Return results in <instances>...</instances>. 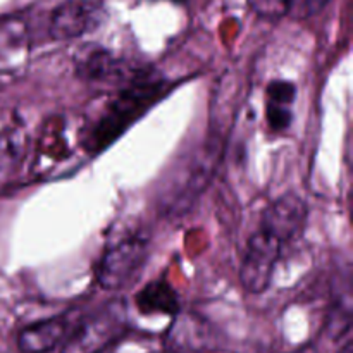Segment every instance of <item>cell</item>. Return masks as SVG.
<instances>
[{"label":"cell","mask_w":353,"mask_h":353,"mask_svg":"<svg viewBox=\"0 0 353 353\" xmlns=\"http://www.w3.org/2000/svg\"><path fill=\"white\" fill-rule=\"evenodd\" d=\"M105 19L103 0H64L50 14V37L54 40H72L100 26Z\"/></svg>","instance_id":"4"},{"label":"cell","mask_w":353,"mask_h":353,"mask_svg":"<svg viewBox=\"0 0 353 353\" xmlns=\"http://www.w3.org/2000/svg\"><path fill=\"white\" fill-rule=\"evenodd\" d=\"M333 0H293L290 12L295 19H307L326 9Z\"/></svg>","instance_id":"13"},{"label":"cell","mask_w":353,"mask_h":353,"mask_svg":"<svg viewBox=\"0 0 353 353\" xmlns=\"http://www.w3.org/2000/svg\"><path fill=\"white\" fill-rule=\"evenodd\" d=\"M137 303L143 314H174L178 310V299L176 293L165 283H152L140 295L137 296Z\"/></svg>","instance_id":"10"},{"label":"cell","mask_w":353,"mask_h":353,"mask_svg":"<svg viewBox=\"0 0 353 353\" xmlns=\"http://www.w3.org/2000/svg\"><path fill=\"white\" fill-rule=\"evenodd\" d=\"M24 154V137L19 130L0 133V185L12 176Z\"/></svg>","instance_id":"11"},{"label":"cell","mask_w":353,"mask_h":353,"mask_svg":"<svg viewBox=\"0 0 353 353\" xmlns=\"http://www.w3.org/2000/svg\"><path fill=\"white\" fill-rule=\"evenodd\" d=\"M296 99V88L293 83L276 79L268 86L265 93V119L269 128L276 133L286 131L293 121V103Z\"/></svg>","instance_id":"9"},{"label":"cell","mask_w":353,"mask_h":353,"mask_svg":"<svg viewBox=\"0 0 353 353\" xmlns=\"http://www.w3.org/2000/svg\"><path fill=\"white\" fill-rule=\"evenodd\" d=\"M283 247L278 238L262 228L252 234L240 269L241 286L248 293H262L269 288Z\"/></svg>","instance_id":"3"},{"label":"cell","mask_w":353,"mask_h":353,"mask_svg":"<svg viewBox=\"0 0 353 353\" xmlns=\"http://www.w3.org/2000/svg\"><path fill=\"white\" fill-rule=\"evenodd\" d=\"M30 55V31L19 16L0 19V72H17Z\"/></svg>","instance_id":"7"},{"label":"cell","mask_w":353,"mask_h":353,"mask_svg":"<svg viewBox=\"0 0 353 353\" xmlns=\"http://www.w3.org/2000/svg\"><path fill=\"white\" fill-rule=\"evenodd\" d=\"M338 353H353V345H352V341H347V343H345V347L341 348L340 352Z\"/></svg>","instance_id":"14"},{"label":"cell","mask_w":353,"mask_h":353,"mask_svg":"<svg viewBox=\"0 0 353 353\" xmlns=\"http://www.w3.org/2000/svg\"><path fill=\"white\" fill-rule=\"evenodd\" d=\"M148 236L134 233L110 245L97 268V279L105 290L126 288L138 278L148 255Z\"/></svg>","instance_id":"2"},{"label":"cell","mask_w":353,"mask_h":353,"mask_svg":"<svg viewBox=\"0 0 353 353\" xmlns=\"http://www.w3.org/2000/svg\"><path fill=\"white\" fill-rule=\"evenodd\" d=\"M250 7L264 19H279L290 12L293 0H248Z\"/></svg>","instance_id":"12"},{"label":"cell","mask_w":353,"mask_h":353,"mask_svg":"<svg viewBox=\"0 0 353 353\" xmlns=\"http://www.w3.org/2000/svg\"><path fill=\"white\" fill-rule=\"evenodd\" d=\"M68 319L64 316L38 321L23 327L17 336L21 353H48L64 341L68 333Z\"/></svg>","instance_id":"8"},{"label":"cell","mask_w":353,"mask_h":353,"mask_svg":"<svg viewBox=\"0 0 353 353\" xmlns=\"http://www.w3.org/2000/svg\"><path fill=\"white\" fill-rule=\"evenodd\" d=\"M307 216H309V210H307V203L303 202L302 196L290 192L279 196L265 209L259 228L271 233L283 245H286L302 234Z\"/></svg>","instance_id":"6"},{"label":"cell","mask_w":353,"mask_h":353,"mask_svg":"<svg viewBox=\"0 0 353 353\" xmlns=\"http://www.w3.org/2000/svg\"><path fill=\"white\" fill-rule=\"evenodd\" d=\"M76 74L90 83H121L131 85L137 79L143 78L147 72L134 69L114 57L105 48L88 45L81 50L79 57H76Z\"/></svg>","instance_id":"5"},{"label":"cell","mask_w":353,"mask_h":353,"mask_svg":"<svg viewBox=\"0 0 353 353\" xmlns=\"http://www.w3.org/2000/svg\"><path fill=\"white\" fill-rule=\"evenodd\" d=\"M128 330V310L123 300H112L88 314L62 343L61 353H100Z\"/></svg>","instance_id":"1"}]
</instances>
